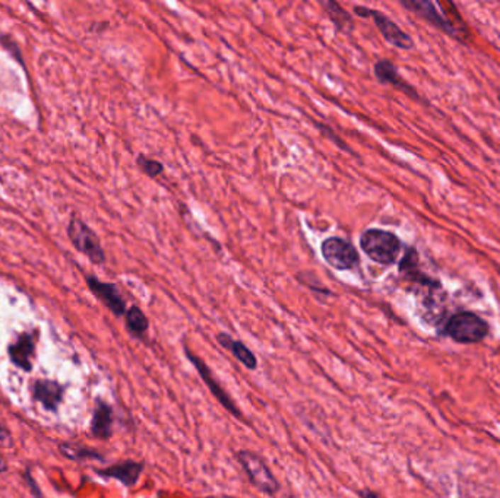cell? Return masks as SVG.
<instances>
[{"instance_id":"obj_1","label":"cell","mask_w":500,"mask_h":498,"mask_svg":"<svg viewBox=\"0 0 500 498\" xmlns=\"http://www.w3.org/2000/svg\"><path fill=\"white\" fill-rule=\"evenodd\" d=\"M360 247L370 260L383 266H391L397 263L399 257L402 243L394 233L372 228L361 234Z\"/></svg>"},{"instance_id":"obj_2","label":"cell","mask_w":500,"mask_h":498,"mask_svg":"<svg viewBox=\"0 0 500 498\" xmlns=\"http://www.w3.org/2000/svg\"><path fill=\"white\" fill-rule=\"evenodd\" d=\"M443 332L458 344H477L489 335V325L475 313L461 311L445 323Z\"/></svg>"},{"instance_id":"obj_3","label":"cell","mask_w":500,"mask_h":498,"mask_svg":"<svg viewBox=\"0 0 500 498\" xmlns=\"http://www.w3.org/2000/svg\"><path fill=\"white\" fill-rule=\"evenodd\" d=\"M237 461L243 466L247 477L258 490L268 495H274L280 490V482L274 477V473L269 470L262 458L255 455L250 450H240L237 453Z\"/></svg>"},{"instance_id":"obj_4","label":"cell","mask_w":500,"mask_h":498,"mask_svg":"<svg viewBox=\"0 0 500 498\" xmlns=\"http://www.w3.org/2000/svg\"><path fill=\"white\" fill-rule=\"evenodd\" d=\"M67 236L76 250L85 255L91 262L96 265H103L106 262V253L98 236L82 219H71L69 226H67Z\"/></svg>"},{"instance_id":"obj_5","label":"cell","mask_w":500,"mask_h":498,"mask_svg":"<svg viewBox=\"0 0 500 498\" xmlns=\"http://www.w3.org/2000/svg\"><path fill=\"white\" fill-rule=\"evenodd\" d=\"M354 13L360 18H372L383 38L390 44L395 45V47L402 50H411L414 47L413 38L402 28H399L391 18H388L380 11H375L366 6H356Z\"/></svg>"},{"instance_id":"obj_6","label":"cell","mask_w":500,"mask_h":498,"mask_svg":"<svg viewBox=\"0 0 500 498\" xmlns=\"http://www.w3.org/2000/svg\"><path fill=\"white\" fill-rule=\"evenodd\" d=\"M321 252L324 260L336 270H350L354 269L358 262V253L351 243L339 237L326 238L322 245Z\"/></svg>"},{"instance_id":"obj_7","label":"cell","mask_w":500,"mask_h":498,"mask_svg":"<svg viewBox=\"0 0 500 498\" xmlns=\"http://www.w3.org/2000/svg\"><path fill=\"white\" fill-rule=\"evenodd\" d=\"M185 354L188 357V359L192 362V364L195 366L198 374L200 376L202 381L207 384V388L210 389V392L217 398V400L225 407L227 411H229L230 414H233L236 418H242V411L237 407V405L234 403V400L230 398V395L227 393L222 388H221V384L218 383V380L212 376L210 367L207 366V362L200 359L193 351H191L188 347H185Z\"/></svg>"},{"instance_id":"obj_8","label":"cell","mask_w":500,"mask_h":498,"mask_svg":"<svg viewBox=\"0 0 500 498\" xmlns=\"http://www.w3.org/2000/svg\"><path fill=\"white\" fill-rule=\"evenodd\" d=\"M401 5L407 9L416 12L417 15L424 18L431 25L439 28L441 31L452 37H458V30L455 24H453V22L448 18L446 13L442 15L441 11H438L436 4L427 2V0H404V2H401Z\"/></svg>"},{"instance_id":"obj_9","label":"cell","mask_w":500,"mask_h":498,"mask_svg":"<svg viewBox=\"0 0 500 498\" xmlns=\"http://www.w3.org/2000/svg\"><path fill=\"white\" fill-rule=\"evenodd\" d=\"M86 285L89 291L113 313L115 315L120 317L126 314V303L122 297L119 288L115 284L103 282L98 278L89 275L86 277Z\"/></svg>"},{"instance_id":"obj_10","label":"cell","mask_w":500,"mask_h":498,"mask_svg":"<svg viewBox=\"0 0 500 498\" xmlns=\"http://www.w3.org/2000/svg\"><path fill=\"white\" fill-rule=\"evenodd\" d=\"M63 386L53 380H35L31 386V395L35 402H38L44 410L57 411L59 405L63 399Z\"/></svg>"},{"instance_id":"obj_11","label":"cell","mask_w":500,"mask_h":498,"mask_svg":"<svg viewBox=\"0 0 500 498\" xmlns=\"http://www.w3.org/2000/svg\"><path fill=\"white\" fill-rule=\"evenodd\" d=\"M12 364L18 369L30 373L33 370V358L35 355V336L34 333H22L8 348Z\"/></svg>"},{"instance_id":"obj_12","label":"cell","mask_w":500,"mask_h":498,"mask_svg":"<svg viewBox=\"0 0 500 498\" xmlns=\"http://www.w3.org/2000/svg\"><path fill=\"white\" fill-rule=\"evenodd\" d=\"M144 470L142 462L125 461L116 465H111L104 469H97V473L104 478H113L120 481L126 487H133L140 481L141 473Z\"/></svg>"},{"instance_id":"obj_13","label":"cell","mask_w":500,"mask_h":498,"mask_svg":"<svg viewBox=\"0 0 500 498\" xmlns=\"http://www.w3.org/2000/svg\"><path fill=\"white\" fill-rule=\"evenodd\" d=\"M373 71H375V76H376L382 83L392 85V86H395L397 89L402 91L404 94H407V95H410V97L419 100L417 91H416L410 83L405 82V81L401 78V75H399L398 71H397V67H395L394 63H391L390 60H386V59L377 60V62L375 63Z\"/></svg>"},{"instance_id":"obj_14","label":"cell","mask_w":500,"mask_h":498,"mask_svg":"<svg viewBox=\"0 0 500 498\" xmlns=\"http://www.w3.org/2000/svg\"><path fill=\"white\" fill-rule=\"evenodd\" d=\"M113 421L115 417H113L111 406L98 400L94 407L93 419H91V433L100 440L110 439L113 436Z\"/></svg>"},{"instance_id":"obj_15","label":"cell","mask_w":500,"mask_h":498,"mask_svg":"<svg viewBox=\"0 0 500 498\" xmlns=\"http://www.w3.org/2000/svg\"><path fill=\"white\" fill-rule=\"evenodd\" d=\"M217 341L221 347L225 349H229L242 364L249 369V370H256L258 367V359L254 351H250L242 341H236L229 333H218Z\"/></svg>"},{"instance_id":"obj_16","label":"cell","mask_w":500,"mask_h":498,"mask_svg":"<svg viewBox=\"0 0 500 498\" xmlns=\"http://www.w3.org/2000/svg\"><path fill=\"white\" fill-rule=\"evenodd\" d=\"M322 6L325 8L328 16L334 22V25L338 31L343 33H351L354 30V21L353 16L341 6L335 0H328V2H322Z\"/></svg>"},{"instance_id":"obj_17","label":"cell","mask_w":500,"mask_h":498,"mask_svg":"<svg viewBox=\"0 0 500 498\" xmlns=\"http://www.w3.org/2000/svg\"><path fill=\"white\" fill-rule=\"evenodd\" d=\"M59 451L66 459H71L74 462H82L86 459H96V461H104L103 455H100L98 451L88 448V447H82V446H76L72 443H60L59 444Z\"/></svg>"},{"instance_id":"obj_18","label":"cell","mask_w":500,"mask_h":498,"mask_svg":"<svg viewBox=\"0 0 500 498\" xmlns=\"http://www.w3.org/2000/svg\"><path fill=\"white\" fill-rule=\"evenodd\" d=\"M125 315H126L127 330L136 337H142L149 328V322H148V317L145 315V313L140 307L133 306L126 311Z\"/></svg>"},{"instance_id":"obj_19","label":"cell","mask_w":500,"mask_h":498,"mask_svg":"<svg viewBox=\"0 0 500 498\" xmlns=\"http://www.w3.org/2000/svg\"><path fill=\"white\" fill-rule=\"evenodd\" d=\"M136 163H138L140 168H141L148 177H157V175L163 174V171H164V166H163L160 161L151 160V158H148V156H145V155H140L138 160H136Z\"/></svg>"},{"instance_id":"obj_20","label":"cell","mask_w":500,"mask_h":498,"mask_svg":"<svg viewBox=\"0 0 500 498\" xmlns=\"http://www.w3.org/2000/svg\"><path fill=\"white\" fill-rule=\"evenodd\" d=\"M22 477H24V480L27 481V484H28V487H30V490H31V492H33L34 498H42L41 491H40V488H38V485H37L35 480L33 478L31 470H30V469H27L24 473H22Z\"/></svg>"},{"instance_id":"obj_21","label":"cell","mask_w":500,"mask_h":498,"mask_svg":"<svg viewBox=\"0 0 500 498\" xmlns=\"http://www.w3.org/2000/svg\"><path fill=\"white\" fill-rule=\"evenodd\" d=\"M0 447H2V448L13 447L12 434L8 432V429L2 424H0Z\"/></svg>"},{"instance_id":"obj_22","label":"cell","mask_w":500,"mask_h":498,"mask_svg":"<svg viewBox=\"0 0 500 498\" xmlns=\"http://www.w3.org/2000/svg\"><path fill=\"white\" fill-rule=\"evenodd\" d=\"M358 495L361 497V498H382L379 494H376V492H373L372 490H361L360 492H358Z\"/></svg>"},{"instance_id":"obj_23","label":"cell","mask_w":500,"mask_h":498,"mask_svg":"<svg viewBox=\"0 0 500 498\" xmlns=\"http://www.w3.org/2000/svg\"><path fill=\"white\" fill-rule=\"evenodd\" d=\"M6 470H8V463H6V461L4 459V456L0 455V473H4V472H6Z\"/></svg>"},{"instance_id":"obj_24","label":"cell","mask_w":500,"mask_h":498,"mask_svg":"<svg viewBox=\"0 0 500 498\" xmlns=\"http://www.w3.org/2000/svg\"><path fill=\"white\" fill-rule=\"evenodd\" d=\"M499 103H500V95H499Z\"/></svg>"}]
</instances>
